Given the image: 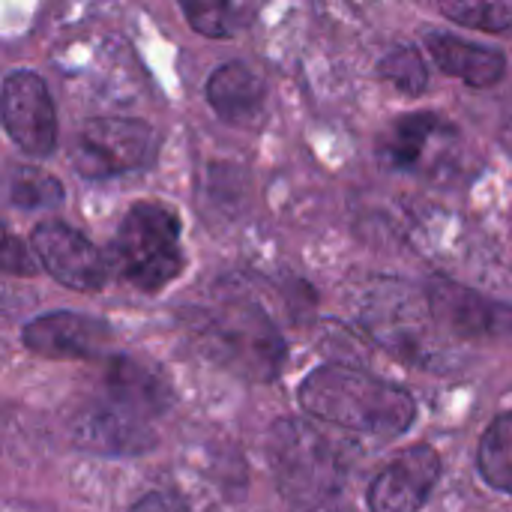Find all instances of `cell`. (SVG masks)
<instances>
[{
    "label": "cell",
    "mask_w": 512,
    "mask_h": 512,
    "mask_svg": "<svg viewBox=\"0 0 512 512\" xmlns=\"http://www.w3.org/2000/svg\"><path fill=\"white\" fill-rule=\"evenodd\" d=\"M21 342L54 360H84L96 357L111 342V327L99 318L78 312H48L33 318L21 330Z\"/></svg>",
    "instance_id": "8fae6325"
},
{
    "label": "cell",
    "mask_w": 512,
    "mask_h": 512,
    "mask_svg": "<svg viewBox=\"0 0 512 512\" xmlns=\"http://www.w3.org/2000/svg\"><path fill=\"white\" fill-rule=\"evenodd\" d=\"M33 249L39 264L72 291H99L108 282L102 252L75 228L63 222H42L33 228Z\"/></svg>",
    "instance_id": "52a82bcc"
},
{
    "label": "cell",
    "mask_w": 512,
    "mask_h": 512,
    "mask_svg": "<svg viewBox=\"0 0 512 512\" xmlns=\"http://www.w3.org/2000/svg\"><path fill=\"white\" fill-rule=\"evenodd\" d=\"M3 126L6 135L30 156H48L57 144V117L45 81L30 69L3 78Z\"/></svg>",
    "instance_id": "8992f818"
},
{
    "label": "cell",
    "mask_w": 512,
    "mask_h": 512,
    "mask_svg": "<svg viewBox=\"0 0 512 512\" xmlns=\"http://www.w3.org/2000/svg\"><path fill=\"white\" fill-rule=\"evenodd\" d=\"M426 45L432 51V60L453 78H462L471 87H492L507 72V57L498 48L477 45L468 39H459L453 33H429Z\"/></svg>",
    "instance_id": "4fadbf2b"
},
{
    "label": "cell",
    "mask_w": 512,
    "mask_h": 512,
    "mask_svg": "<svg viewBox=\"0 0 512 512\" xmlns=\"http://www.w3.org/2000/svg\"><path fill=\"white\" fill-rule=\"evenodd\" d=\"M366 330L375 336V342H381L387 351H393L396 357L426 366V369H438V345L432 342V336L426 333V327L420 324V315L408 306L393 309V306H378V312L366 315Z\"/></svg>",
    "instance_id": "5bb4252c"
},
{
    "label": "cell",
    "mask_w": 512,
    "mask_h": 512,
    "mask_svg": "<svg viewBox=\"0 0 512 512\" xmlns=\"http://www.w3.org/2000/svg\"><path fill=\"white\" fill-rule=\"evenodd\" d=\"M441 12L465 27L489 30V33H510L512 0H438Z\"/></svg>",
    "instance_id": "ac0fdd59"
},
{
    "label": "cell",
    "mask_w": 512,
    "mask_h": 512,
    "mask_svg": "<svg viewBox=\"0 0 512 512\" xmlns=\"http://www.w3.org/2000/svg\"><path fill=\"white\" fill-rule=\"evenodd\" d=\"M426 300L432 318L459 339H504L512 333V306L489 300L465 285L435 279Z\"/></svg>",
    "instance_id": "ba28073f"
},
{
    "label": "cell",
    "mask_w": 512,
    "mask_h": 512,
    "mask_svg": "<svg viewBox=\"0 0 512 512\" xmlns=\"http://www.w3.org/2000/svg\"><path fill=\"white\" fill-rule=\"evenodd\" d=\"M477 468L495 492L512 495V411L486 429L477 450Z\"/></svg>",
    "instance_id": "e0dca14e"
},
{
    "label": "cell",
    "mask_w": 512,
    "mask_h": 512,
    "mask_svg": "<svg viewBox=\"0 0 512 512\" xmlns=\"http://www.w3.org/2000/svg\"><path fill=\"white\" fill-rule=\"evenodd\" d=\"M153 153L156 138L147 123L99 117L87 120L78 129V138L72 144V165L87 180H105L147 168Z\"/></svg>",
    "instance_id": "5b68a950"
},
{
    "label": "cell",
    "mask_w": 512,
    "mask_h": 512,
    "mask_svg": "<svg viewBox=\"0 0 512 512\" xmlns=\"http://www.w3.org/2000/svg\"><path fill=\"white\" fill-rule=\"evenodd\" d=\"M9 198L15 207H24V210H48L63 201V186L42 171H18L12 180Z\"/></svg>",
    "instance_id": "44dd1931"
},
{
    "label": "cell",
    "mask_w": 512,
    "mask_h": 512,
    "mask_svg": "<svg viewBox=\"0 0 512 512\" xmlns=\"http://www.w3.org/2000/svg\"><path fill=\"white\" fill-rule=\"evenodd\" d=\"M201 345L213 363L252 381L276 378L285 363V342L279 330L249 303H234L213 312L201 327Z\"/></svg>",
    "instance_id": "277c9868"
},
{
    "label": "cell",
    "mask_w": 512,
    "mask_h": 512,
    "mask_svg": "<svg viewBox=\"0 0 512 512\" xmlns=\"http://www.w3.org/2000/svg\"><path fill=\"white\" fill-rule=\"evenodd\" d=\"M441 459L432 447H411L390 459L369 489L372 512H417L432 495Z\"/></svg>",
    "instance_id": "30bf717a"
},
{
    "label": "cell",
    "mask_w": 512,
    "mask_h": 512,
    "mask_svg": "<svg viewBox=\"0 0 512 512\" xmlns=\"http://www.w3.org/2000/svg\"><path fill=\"white\" fill-rule=\"evenodd\" d=\"M180 9H183L189 27L201 36L228 39L237 30L231 0H180Z\"/></svg>",
    "instance_id": "ffe728a7"
},
{
    "label": "cell",
    "mask_w": 512,
    "mask_h": 512,
    "mask_svg": "<svg viewBox=\"0 0 512 512\" xmlns=\"http://www.w3.org/2000/svg\"><path fill=\"white\" fill-rule=\"evenodd\" d=\"M207 102L222 120L243 123L261 111L264 81L246 63H222L207 81Z\"/></svg>",
    "instance_id": "9a60e30c"
},
{
    "label": "cell",
    "mask_w": 512,
    "mask_h": 512,
    "mask_svg": "<svg viewBox=\"0 0 512 512\" xmlns=\"http://www.w3.org/2000/svg\"><path fill=\"white\" fill-rule=\"evenodd\" d=\"M105 390L108 399L129 408L132 414L144 420H156L168 411L171 405V387L144 363L132 357H114L105 372Z\"/></svg>",
    "instance_id": "7c38bea8"
},
{
    "label": "cell",
    "mask_w": 512,
    "mask_h": 512,
    "mask_svg": "<svg viewBox=\"0 0 512 512\" xmlns=\"http://www.w3.org/2000/svg\"><path fill=\"white\" fill-rule=\"evenodd\" d=\"M381 78H387L396 90L408 96H420L429 87V69L423 54L414 45H399L378 63Z\"/></svg>",
    "instance_id": "d6986e66"
},
{
    "label": "cell",
    "mask_w": 512,
    "mask_h": 512,
    "mask_svg": "<svg viewBox=\"0 0 512 512\" xmlns=\"http://www.w3.org/2000/svg\"><path fill=\"white\" fill-rule=\"evenodd\" d=\"M72 441L75 447L99 456H141L156 447L150 420L132 414L108 396L105 402L87 405L81 414H75Z\"/></svg>",
    "instance_id": "9c48e42d"
},
{
    "label": "cell",
    "mask_w": 512,
    "mask_h": 512,
    "mask_svg": "<svg viewBox=\"0 0 512 512\" xmlns=\"http://www.w3.org/2000/svg\"><path fill=\"white\" fill-rule=\"evenodd\" d=\"M114 252L123 279L138 291L153 294L174 282L183 270L180 222L174 210L153 201L135 204L117 228Z\"/></svg>",
    "instance_id": "3957f363"
},
{
    "label": "cell",
    "mask_w": 512,
    "mask_h": 512,
    "mask_svg": "<svg viewBox=\"0 0 512 512\" xmlns=\"http://www.w3.org/2000/svg\"><path fill=\"white\" fill-rule=\"evenodd\" d=\"M501 144H504V150L512 156V117L507 120V126L501 129Z\"/></svg>",
    "instance_id": "cb8c5ba5"
},
{
    "label": "cell",
    "mask_w": 512,
    "mask_h": 512,
    "mask_svg": "<svg viewBox=\"0 0 512 512\" xmlns=\"http://www.w3.org/2000/svg\"><path fill=\"white\" fill-rule=\"evenodd\" d=\"M3 267L6 273H15V276H30L36 267L24 249V243L15 237V234H6V243H3Z\"/></svg>",
    "instance_id": "7402d4cb"
},
{
    "label": "cell",
    "mask_w": 512,
    "mask_h": 512,
    "mask_svg": "<svg viewBox=\"0 0 512 512\" xmlns=\"http://www.w3.org/2000/svg\"><path fill=\"white\" fill-rule=\"evenodd\" d=\"M345 441L285 417L267 435V456L288 512H342L348 495Z\"/></svg>",
    "instance_id": "6da1fadb"
},
{
    "label": "cell",
    "mask_w": 512,
    "mask_h": 512,
    "mask_svg": "<svg viewBox=\"0 0 512 512\" xmlns=\"http://www.w3.org/2000/svg\"><path fill=\"white\" fill-rule=\"evenodd\" d=\"M300 405L306 414L336 429L372 438L405 435L417 414L414 396L408 390L342 363L315 369L300 384Z\"/></svg>",
    "instance_id": "7a4b0ae2"
},
{
    "label": "cell",
    "mask_w": 512,
    "mask_h": 512,
    "mask_svg": "<svg viewBox=\"0 0 512 512\" xmlns=\"http://www.w3.org/2000/svg\"><path fill=\"white\" fill-rule=\"evenodd\" d=\"M129 512H189L186 510V504L177 498V495H171V492H153V495H147V498H141L135 507Z\"/></svg>",
    "instance_id": "603a6c76"
},
{
    "label": "cell",
    "mask_w": 512,
    "mask_h": 512,
    "mask_svg": "<svg viewBox=\"0 0 512 512\" xmlns=\"http://www.w3.org/2000/svg\"><path fill=\"white\" fill-rule=\"evenodd\" d=\"M441 129V120L432 111H417L399 117L381 138H378V162L387 171H408L420 162L426 144Z\"/></svg>",
    "instance_id": "2e32d148"
}]
</instances>
